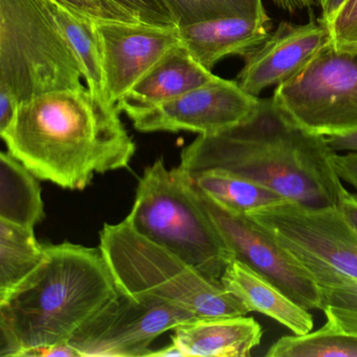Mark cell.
I'll list each match as a JSON object with an SVG mask.
<instances>
[{
  "label": "cell",
  "mask_w": 357,
  "mask_h": 357,
  "mask_svg": "<svg viewBox=\"0 0 357 357\" xmlns=\"http://www.w3.org/2000/svg\"><path fill=\"white\" fill-rule=\"evenodd\" d=\"M1 140L38 180L73 191L96 174L127 169L136 151L116 104L84 85L19 102Z\"/></svg>",
  "instance_id": "obj_1"
},
{
  "label": "cell",
  "mask_w": 357,
  "mask_h": 357,
  "mask_svg": "<svg viewBox=\"0 0 357 357\" xmlns=\"http://www.w3.org/2000/svg\"><path fill=\"white\" fill-rule=\"evenodd\" d=\"M325 136L294 123L273 98L260 99L243 121L201 134L181 151L188 174L222 170L306 207H335L343 184Z\"/></svg>",
  "instance_id": "obj_2"
},
{
  "label": "cell",
  "mask_w": 357,
  "mask_h": 357,
  "mask_svg": "<svg viewBox=\"0 0 357 357\" xmlns=\"http://www.w3.org/2000/svg\"><path fill=\"white\" fill-rule=\"evenodd\" d=\"M119 289L100 247L42 245V259L0 306L20 356L68 343Z\"/></svg>",
  "instance_id": "obj_3"
},
{
  "label": "cell",
  "mask_w": 357,
  "mask_h": 357,
  "mask_svg": "<svg viewBox=\"0 0 357 357\" xmlns=\"http://www.w3.org/2000/svg\"><path fill=\"white\" fill-rule=\"evenodd\" d=\"M126 219L209 280L220 281L234 259L189 174L178 166L167 169L163 157L144 169Z\"/></svg>",
  "instance_id": "obj_4"
},
{
  "label": "cell",
  "mask_w": 357,
  "mask_h": 357,
  "mask_svg": "<svg viewBox=\"0 0 357 357\" xmlns=\"http://www.w3.org/2000/svg\"><path fill=\"white\" fill-rule=\"evenodd\" d=\"M98 247L123 293L180 306L199 318L249 314L220 281L209 280L169 249L142 236L126 218L119 224H104Z\"/></svg>",
  "instance_id": "obj_5"
},
{
  "label": "cell",
  "mask_w": 357,
  "mask_h": 357,
  "mask_svg": "<svg viewBox=\"0 0 357 357\" xmlns=\"http://www.w3.org/2000/svg\"><path fill=\"white\" fill-rule=\"evenodd\" d=\"M79 63L42 0H0V82L19 102L83 86Z\"/></svg>",
  "instance_id": "obj_6"
},
{
  "label": "cell",
  "mask_w": 357,
  "mask_h": 357,
  "mask_svg": "<svg viewBox=\"0 0 357 357\" xmlns=\"http://www.w3.org/2000/svg\"><path fill=\"white\" fill-rule=\"evenodd\" d=\"M273 100L300 127L323 136L357 129V52L333 43L276 86Z\"/></svg>",
  "instance_id": "obj_7"
},
{
  "label": "cell",
  "mask_w": 357,
  "mask_h": 357,
  "mask_svg": "<svg viewBox=\"0 0 357 357\" xmlns=\"http://www.w3.org/2000/svg\"><path fill=\"white\" fill-rule=\"evenodd\" d=\"M199 316L186 308L154 299L116 295L87 322L68 344L79 357L149 356L163 333Z\"/></svg>",
  "instance_id": "obj_8"
},
{
  "label": "cell",
  "mask_w": 357,
  "mask_h": 357,
  "mask_svg": "<svg viewBox=\"0 0 357 357\" xmlns=\"http://www.w3.org/2000/svg\"><path fill=\"white\" fill-rule=\"evenodd\" d=\"M289 253H302L357 278V233L339 207L285 199L245 214Z\"/></svg>",
  "instance_id": "obj_9"
},
{
  "label": "cell",
  "mask_w": 357,
  "mask_h": 357,
  "mask_svg": "<svg viewBox=\"0 0 357 357\" xmlns=\"http://www.w3.org/2000/svg\"><path fill=\"white\" fill-rule=\"evenodd\" d=\"M197 193L234 259L270 281L300 307L308 312L323 309L322 293L316 281L287 249L245 214L228 211Z\"/></svg>",
  "instance_id": "obj_10"
},
{
  "label": "cell",
  "mask_w": 357,
  "mask_h": 357,
  "mask_svg": "<svg viewBox=\"0 0 357 357\" xmlns=\"http://www.w3.org/2000/svg\"><path fill=\"white\" fill-rule=\"evenodd\" d=\"M235 80L222 79L195 88L178 98L128 117L138 131L213 134L236 125L259 103Z\"/></svg>",
  "instance_id": "obj_11"
},
{
  "label": "cell",
  "mask_w": 357,
  "mask_h": 357,
  "mask_svg": "<svg viewBox=\"0 0 357 357\" xmlns=\"http://www.w3.org/2000/svg\"><path fill=\"white\" fill-rule=\"evenodd\" d=\"M105 92L111 103L127 94L167 52L180 46L178 27L136 22H96Z\"/></svg>",
  "instance_id": "obj_12"
},
{
  "label": "cell",
  "mask_w": 357,
  "mask_h": 357,
  "mask_svg": "<svg viewBox=\"0 0 357 357\" xmlns=\"http://www.w3.org/2000/svg\"><path fill=\"white\" fill-rule=\"evenodd\" d=\"M333 43L328 25L312 17L304 24L282 21L260 48L245 59L235 81L254 96L279 85L303 68L325 46Z\"/></svg>",
  "instance_id": "obj_13"
},
{
  "label": "cell",
  "mask_w": 357,
  "mask_h": 357,
  "mask_svg": "<svg viewBox=\"0 0 357 357\" xmlns=\"http://www.w3.org/2000/svg\"><path fill=\"white\" fill-rule=\"evenodd\" d=\"M271 29L264 0H248L232 14L178 27L181 48L210 71L227 57H249L270 37Z\"/></svg>",
  "instance_id": "obj_14"
},
{
  "label": "cell",
  "mask_w": 357,
  "mask_h": 357,
  "mask_svg": "<svg viewBox=\"0 0 357 357\" xmlns=\"http://www.w3.org/2000/svg\"><path fill=\"white\" fill-rule=\"evenodd\" d=\"M262 328L245 316L197 318L174 329L172 343L183 357H248L259 346Z\"/></svg>",
  "instance_id": "obj_15"
},
{
  "label": "cell",
  "mask_w": 357,
  "mask_h": 357,
  "mask_svg": "<svg viewBox=\"0 0 357 357\" xmlns=\"http://www.w3.org/2000/svg\"><path fill=\"white\" fill-rule=\"evenodd\" d=\"M218 75L197 63L184 48L178 46L159 60L116 106L130 115L178 98L195 88L215 81Z\"/></svg>",
  "instance_id": "obj_16"
},
{
  "label": "cell",
  "mask_w": 357,
  "mask_h": 357,
  "mask_svg": "<svg viewBox=\"0 0 357 357\" xmlns=\"http://www.w3.org/2000/svg\"><path fill=\"white\" fill-rule=\"evenodd\" d=\"M227 293L236 298L248 312H259L294 335H306L314 329V318L308 310L291 301L278 287L238 260L233 259L220 279Z\"/></svg>",
  "instance_id": "obj_17"
},
{
  "label": "cell",
  "mask_w": 357,
  "mask_h": 357,
  "mask_svg": "<svg viewBox=\"0 0 357 357\" xmlns=\"http://www.w3.org/2000/svg\"><path fill=\"white\" fill-rule=\"evenodd\" d=\"M42 1L52 13L73 50L88 89L98 98L110 102L105 92L102 52L96 31V21L58 0Z\"/></svg>",
  "instance_id": "obj_18"
},
{
  "label": "cell",
  "mask_w": 357,
  "mask_h": 357,
  "mask_svg": "<svg viewBox=\"0 0 357 357\" xmlns=\"http://www.w3.org/2000/svg\"><path fill=\"white\" fill-rule=\"evenodd\" d=\"M316 281L322 293L326 325L357 337V278L302 253H289Z\"/></svg>",
  "instance_id": "obj_19"
},
{
  "label": "cell",
  "mask_w": 357,
  "mask_h": 357,
  "mask_svg": "<svg viewBox=\"0 0 357 357\" xmlns=\"http://www.w3.org/2000/svg\"><path fill=\"white\" fill-rule=\"evenodd\" d=\"M0 217L33 228L44 217L37 178L10 153L0 151Z\"/></svg>",
  "instance_id": "obj_20"
},
{
  "label": "cell",
  "mask_w": 357,
  "mask_h": 357,
  "mask_svg": "<svg viewBox=\"0 0 357 357\" xmlns=\"http://www.w3.org/2000/svg\"><path fill=\"white\" fill-rule=\"evenodd\" d=\"M189 176L199 193L233 213H251L285 201L258 182L222 170H208Z\"/></svg>",
  "instance_id": "obj_21"
},
{
  "label": "cell",
  "mask_w": 357,
  "mask_h": 357,
  "mask_svg": "<svg viewBox=\"0 0 357 357\" xmlns=\"http://www.w3.org/2000/svg\"><path fill=\"white\" fill-rule=\"evenodd\" d=\"M268 357H357V337L325 324L306 335H287L271 346Z\"/></svg>",
  "instance_id": "obj_22"
},
{
  "label": "cell",
  "mask_w": 357,
  "mask_h": 357,
  "mask_svg": "<svg viewBox=\"0 0 357 357\" xmlns=\"http://www.w3.org/2000/svg\"><path fill=\"white\" fill-rule=\"evenodd\" d=\"M42 259L40 252H25L0 245V306L26 280Z\"/></svg>",
  "instance_id": "obj_23"
},
{
  "label": "cell",
  "mask_w": 357,
  "mask_h": 357,
  "mask_svg": "<svg viewBox=\"0 0 357 357\" xmlns=\"http://www.w3.org/2000/svg\"><path fill=\"white\" fill-rule=\"evenodd\" d=\"M178 27L232 14L248 0H163Z\"/></svg>",
  "instance_id": "obj_24"
},
{
  "label": "cell",
  "mask_w": 357,
  "mask_h": 357,
  "mask_svg": "<svg viewBox=\"0 0 357 357\" xmlns=\"http://www.w3.org/2000/svg\"><path fill=\"white\" fill-rule=\"evenodd\" d=\"M98 22H142L133 13L113 0H58Z\"/></svg>",
  "instance_id": "obj_25"
},
{
  "label": "cell",
  "mask_w": 357,
  "mask_h": 357,
  "mask_svg": "<svg viewBox=\"0 0 357 357\" xmlns=\"http://www.w3.org/2000/svg\"><path fill=\"white\" fill-rule=\"evenodd\" d=\"M333 45L357 52V0H347L329 25Z\"/></svg>",
  "instance_id": "obj_26"
},
{
  "label": "cell",
  "mask_w": 357,
  "mask_h": 357,
  "mask_svg": "<svg viewBox=\"0 0 357 357\" xmlns=\"http://www.w3.org/2000/svg\"><path fill=\"white\" fill-rule=\"evenodd\" d=\"M133 13L142 22L178 27L171 10L163 0H113Z\"/></svg>",
  "instance_id": "obj_27"
},
{
  "label": "cell",
  "mask_w": 357,
  "mask_h": 357,
  "mask_svg": "<svg viewBox=\"0 0 357 357\" xmlns=\"http://www.w3.org/2000/svg\"><path fill=\"white\" fill-rule=\"evenodd\" d=\"M0 245L25 252H40L42 243L36 238L35 230L0 217Z\"/></svg>",
  "instance_id": "obj_28"
},
{
  "label": "cell",
  "mask_w": 357,
  "mask_h": 357,
  "mask_svg": "<svg viewBox=\"0 0 357 357\" xmlns=\"http://www.w3.org/2000/svg\"><path fill=\"white\" fill-rule=\"evenodd\" d=\"M18 103L12 89L0 82V138L12 124Z\"/></svg>",
  "instance_id": "obj_29"
},
{
  "label": "cell",
  "mask_w": 357,
  "mask_h": 357,
  "mask_svg": "<svg viewBox=\"0 0 357 357\" xmlns=\"http://www.w3.org/2000/svg\"><path fill=\"white\" fill-rule=\"evenodd\" d=\"M333 165L341 180L351 184L357 191V151L348 154L333 155Z\"/></svg>",
  "instance_id": "obj_30"
},
{
  "label": "cell",
  "mask_w": 357,
  "mask_h": 357,
  "mask_svg": "<svg viewBox=\"0 0 357 357\" xmlns=\"http://www.w3.org/2000/svg\"><path fill=\"white\" fill-rule=\"evenodd\" d=\"M20 346L0 312V357L20 356Z\"/></svg>",
  "instance_id": "obj_31"
},
{
  "label": "cell",
  "mask_w": 357,
  "mask_h": 357,
  "mask_svg": "<svg viewBox=\"0 0 357 357\" xmlns=\"http://www.w3.org/2000/svg\"><path fill=\"white\" fill-rule=\"evenodd\" d=\"M337 207L357 233V195L342 188Z\"/></svg>",
  "instance_id": "obj_32"
},
{
  "label": "cell",
  "mask_w": 357,
  "mask_h": 357,
  "mask_svg": "<svg viewBox=\"0 0 357 357\" xmlns=\"http://www.w3.org/2000/svg\"><path fill=\"white\" fill-rule=\"evenodd\" d=\"M327 145L333 152H354L357 151V129L345 133L325 136Z\"/></svg>",
  "instance_id": "obj_33"
},
{
  "label": "cell",
  "mask_w": 357,
  "mask_h": 357,
  "mask_svg": "<svg viewBox=\"0 0 357 357\" xmlns=\"http://www.w3.org/2000/svg\"><path fill=\"white\" fill-rule=\"evenodd\" d=\"M27 356L37 357H52V356H64V357H79L77 350L69 345L68 343L59 344V345L50 346V347L41 348V349L33 350L29 352Z\"/></svg>",
  "instance_id": "obj_34"
},
{
  "label": "cell",
  "mask_w": 357,
  "mask_h": 357,
  "mask_svg": "<svg viewBox=\"0 0 357 357\" xmlns=\"http://www.w3.org/2000/svg\"><path fill=\"white\" fill-rule=\"evenodd\" d=\"M347 0H322L321 2V16L318 18L321 22L331 25L335 19V15L339 12L340 8L345 4Z\"/></svg>",
  "instance_id": "obj_35"
},
{
  "label": "cell",
  "mask_w": 357,
  "mask_h": 357,
  "mask_svg": "<svg viewBox=\"0 0 357 357\" xmlns=\"http://www.w3.org/2000/svg\"><path fill=\"white\" fill-rule=\"evenodd\" d=\"M272 1L279 8L284 12L291 13V14L316 6L314 0H272Z\"/></svg>",
  "instance_id": "obj_36"
},
{
  "label": "cell",
  "mask_w": 357,
  "mask_h": 357,
  "mask_svg": "<svg viewBox=\"0 0 357 357\" xmlns=\"http://www.w3.org/2000/svg\"><path fill=\"white\" fill-rule=\"evenodd\" d=\"M149 356H159V357H172V356H180L183 357L182 352L175 345L172 343L171 345L167 346V347L161 348V349L157 350V351H152Z\"/></svg>",
  "instance_id": "obj_37"
},
{
  "label": "cell",
  "mask_w": 357,
  "mask_h": 357,
  "mask_svg": "<svg viewBox=\"0 0 357 357\" xmlns=\"http://www.w3.org/2000/svg\"><path fill=\"white\" fill-rule=\"evenodd\" d=\"M314 2H316V6H320L321 2H322V0H314Z\"/></svg>",
  "instance_id": "obj_38"
}]
</instances>
